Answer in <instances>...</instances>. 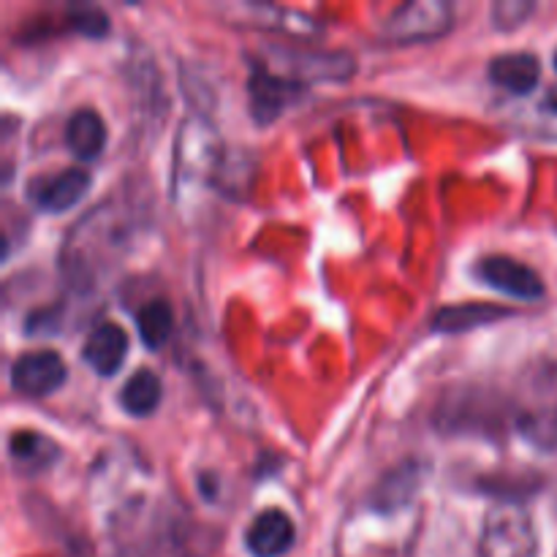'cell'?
Instances as JSON below:
<instances>
[{
	"instance_id": "obj_1",
	"label": "cell",
	"mask_w": 557,
	"mask_h": 557,
	"mask_svg": "<svg viewBox=\"0 0 557 557\" xmlns=\"http://www.w3.org/2000/svg\"><path fill=\"white\" fill-rule=\"evenodd\" d=\"M221 169V139L210 120L190 114L180 125L174 141L172 188L177 199H190L194 190H201L215 180Z\"/></svg>"
},
{
	"instance_id": "obj_2",
	"label": "cell",
	"mask_w": 557,
	"mask_h": 557,
	"mask_svg": "<svg viewBox=\"0 0 557 557\" xmlns=\"http://www.w3.org/2000/svg\"><path fill=\"white\" fill-rule=\"evenodd\" d=\"M479 557H539L533 517L522 500H495L479 536Z\"/></svg>"
},
{
	"instance_id": "obj_3",
	"label": "cell",
	"mask_w": 557,
	"mask_h": 557,
	"mask_svg": "<svg viewBox=\"0 0 557 557\" xmlns=\"http://www.w3.org/2000/svg\"><path fill=\"white\" fill-rule=\"evenodd\" d=\"M455 25V9L446 0H411L386 16L384 38L395 44L433 41Z\"/></svg>"
},
{
	"instance_id": "obj_4",
	"label": "cell",
	"mask_w": 557,
	"mask_h": 557,
	"mask_svg": "<svg viewBox=\"0 0 557 557\" xmlns=\"http://www.w3.org/2000/svg\"><path fill=\"white\" fill-rule=\"evenodd\" d=\"M69 379V368L58 351H27L11 364V386L25 397H47L58 392Z\"/></svg>"
},
{
	"instance_id": "obj_5",
	"label": "cell",
	"mask_w": 557,
	"mask_h": 557,
	"mask_svg": "<svg viewBox=\"0 0 557 557\" xmlns=\"http://www.w3.org/2000/svg\"><path fill=\"white\" fill-rule=\"evenodd\" d=\"M476 277L484 286L509 294L515 299H522V302H533V299L544 297V281L539 277V272L522 264V261L511 259V256L493 253L479 259Z\"/></svg>"
},
{
	"instance_id": "obj_6",
	"label": "cell",
	"mask_w": 557,
	"mask_h": 557,
	"mask_svg": "<svg viewBox=\"0 0 557 557\" xmlns=\"http://www.w3.org/2000/svg\"><path fill=\"white\" fill-rule=\"evenodd\" d=\"M250 112L259 125H270L283 114V109L305 90L302 82L288 79V76L272 71L267 63H253L250 71Z\"/></svg>"
},
{
	"instance_id": "obj_7",
	"label": "cell",
	"mask_w": 557,
	"mask_h": 557,
	"mask_svg": "<svg viewBox=\"0 0 557 557\" xmlns=\"http://www.w3.org/2000/svg\"><path fill=\"white\" fill-rule=\"evenodd\" d=\"M272 54H277L281 69L277 74L288 76V79L302 82L305 87L315 79H330L341 82L348 79L354 74V58L343 52H302V49H272ZM275 71V69H272Z\"/></svg>"
},
{
	"instance_id": "obj_8",
	"label": "cell",
	"mask_w": 557,
	"mask_h": 557,
	"mask_svg": "<svg viewBox=\"0 0 557 557\" xmlns=\"http://www.w3.org/2000/svg\"><path fill=\"white\" fill-rule=\"evenodd\" d=\"M92 177L85 169H63L49 177H36L27 183V199L44 212H65L90 190Z\"/></svg>"
},
{
	"instance_id": "obj_9",
	"label": "cell",
	"mask_w": 557,
	"mask_h": 557,
	"mask_svg": "<svg viewBox=\"0 0 557 557\" xmlns=\"http://www.w3.org/2000/svg\"><path fill=\"white\" fill-rule=\"evenodd\" d=\"M297 531L292 517L281 509H267L256 515L250 528L245 531V547L253 557H283L292 549Z\"/></svg>"
},
{
	"instance_id": "obj_10",
	"label": "cell",
	"mask_w": 557,
	"mask_h": 557,
	"mask_svg": "<svg viewBox=\"0 0 557 557\" xmlns=\"http://www.w3.org/2000/svg\"><path fill=\"white\" fill-rule=\"evenodd\" d=\"M125 354H128V335L120 324H98L96 330L87 335L85 348H82V359H85L87 368L96 375H114L125 362Z\"/></svg>"
},
{
	"instance_id": "obj_11",
	"label": "cell",
	"mask_w": 557,
	"mask_h": 557,
	"mask_svg": "<svg viewBox=\"0 0 557 557\" xmlns=\"http://www.w3.org/2000/svg\"><path fill=\"white\" fill-rule=\"evenodd\" d=\"M419 484H422V466L419 462H400L397 468H392L375 490L370 493V509L381 511V515H392V511L403 509L413 500Z\"/></svg>"
},
{
	"instance_id": "obj_12",
	"label": "cell",
	"mask_w": 557,
	"mask_h": 557,
	"mask_svg": "<svg viewBox=\"0 0 557 557\" xmlns=\"http://www.w3.org/2000/svg\"><path fill=\"white\" fill-rule=\"evenodd\" d=\"M490 79L511 96H525L542 79V63L531 52H506L490 60Z\"/></svg>"
},
{
	"instance_id": "obj_13",
	"label": "cell",
	"mask_w": 557,
	"mask_h": 557,
	"mask_svg": "<svg viewBox=\"0 0 557 557\" xmlns=\"http://www.w3.org/2000/svg\"><path fill=\"white\" fill-rule=\"evenodd\" d=\"M221 14L232 16L234 22L243 25H259V27H275V30L286 33H313L315 20L299 14L292 9H277V5H259V3H237V5H221Z\"/></svg>"
},
{
	"instance_id": "obj_14",
	"label": "cell",
	"mask_w": 557,
	"mask_h": 557,
	"mask_svg": "<svg viewBox=\"0 0 557 557\" xmlns=\"http://www.w3.org/2000/svg\"><path fill=\"white\" fill-rule=\"evenodd\" d=\"M9 455L16 471L25 476H38L58 460L60 446L36 430H16L9 441Z\"/></svg>"
},
{
	"instance_id": "obj_15",
	"label": "cell",
	"mask_w": 557,
	"mask_h": 557,
	"mask_svg": "<svg viewBox=\"0 0 557 557\" xmlns=\"http://www.w3.org/2000/svg\"><path fill=\"white\" fill-rule=\"evenodd\" d=\"M65 145L76 158H96L107 145V125L96 109H76L65 123Z\"/></svg>"
},
{
	"instance_id": "obj_16",
	"label": "cell",
	"mask_w": 557,
	"mask_h": 557,
	"mask_svg": "<svg viewBox=\"0 0 557 557\" xmlns=\"http://www.w3.org/2000/svg\"><path fill=\"white\" fill-rule=\"evenodd\" d=\"M511 310L498 308V305L487 302H466V305H446L438 313L433 315V330L435 332H468L476 326L493 324V321L506 319Z\"/></svg>"
},
{
	"instance_id": "obj_17",
	"label": "cell",
	"mask_w": 557,
	"mask_h": 557,
	"mask_svg": "<svg viewBox=\"0 0 557 557\" xmlns=\"http://www.w3.org/2000/svg\"><path fill=\"white\" fill-rule=\"evenodd\" d=\"M161 379H158L152 370L141 368L123 384L120 406H123V411L131 413V417H150L158 408V403H161Z\"/></svg>"
},
{
	"instance_id": "obj_18",
	"label": "cell",
	"mask_w": 557,
	"mask_h": 557,
	"mask_svg": "<svg viewBox=\"0 0 557 557\" xmlns=\"http://www.w3.org/2000/svg\"><path fill=\"white\" fill-rule=\"evenodd\" d=\"M136 326H139V337L150 351L163 348V343L169 341L174 326V313L172 305L166 299H150L145 308L136 310Z\"/></svg>"
},
{
	"instance_id": "obj_19",
	"label": "cell",
	"mask_w": 557,
	"mask_h": 557,
	"mask_svg": "<svg viewBox=\"0 0 557 557\" xmlns=\"http://www.w3.org/2000/svg\"><path fill=\"white\" fill-rule=\"evenodd\" d=\"M531 134L542 136V139L557 141V87H549L536 107L531 109V123H528Z\"/></svg>"
},
{
	"instance_id": "obj_20",
	"label": "cell",
	"mask_w": 557,
	"mask_h": 557,
	"mask_svg": "<svg viewBox=\"0 0 557 557\" xmlns=\"http://www.w3.org/2000/svg\"><path fill=\"white\" fill-rule=\"evenodd\" d=\"M69 25L74 27V30L85 33V36L98 38L109 30V16L103 14L98 5L79 3V5H71L69 9Z\"/></svg>"
},
{
	"instance_id": "obj_21",
	"label": "cell",
	"mask_w": 557,
	"mask_h": 557,
	"mask_svg": "<svg viewBox=\"0 0 557 557\" xmlns=\"http://www.w3.org/2000/svg\"><path fill=\"white\" fill-rule=\"evenodd\" d=\"M533 11H536L533 0H498V3H493V25L498 30H515Z\"/></svg>"
},
{
	"instance_id": "obj_22",
	"label": "cell",
	"mask_w": 557,
	"mask_h": 557,
	"mask_svg": "<svg viewBox=\"0 0 557 557\" xmlns=\"http://www.w3.org/2000/svg\"><path fill=\"white\" fill-rule=\"evenodd\" d=\"M528 433H531V438H536L542 446L555 449L557 446V406L547 413V417L533 419V422L528 424Z\"/></svg>"
},
{
	"instance_id": "obj_23",
	"label": "cell",
	"mask_w": 557,
	"mask_h": 557,
	"mask_svg": "<svg viewBox=\"0 0 557 557\" xmlns=\"http://www.w3.org/2000/svg\"><path fill=\"white\" fill-rule=\"evenodd\" d=\"M555 69H557V49H555Z\"/></svg>"
}]
</instances>
